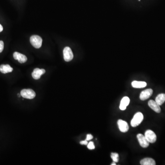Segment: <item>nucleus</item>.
<instances>
[{"label":"nucleus","mask_w":165,"mask_h":165,"mask_svg":"<svg viewBox=\"0 0 165 165\" xmlns=\"http://www.w3.org/2000/svg\"><path fill=\"white\" fill-rule=\"evenodd\" d=\"M144 119V116L141 112H138L134 115V117L131 121V125L133 127L138 126Z\"/></svg>","instance_id":"obj_1"},{"label":"nucleus","mask_w":165,"mask_h":165,"mask_svg":"<svg viewBox=\"0 0 165 165\" xmlns=\"http://www.w3.org/2000/svg\"><path fill=\"white\" fill-rule=\"evenodd\" d=\"M30 43L31 45L36 49L41 47L42 43V39L40 36L34 35L30 37Z\"/></svg>","instance_id":"obj_2"},{"label":"nucleus","mask_w":165,"mask_h":165,"mask_svg":"<svg viewBox=\"0 0 165 165\" xmlns=\"http://www.w3.org/2000/svg\"><path fill=\"white\" fill-rule=\"evenodd\" d=\"M20 95L23 98L28 99H33L35 97L36 94L34 90L31 89H23L21 90Z\"/></svg>","instance_id":"obj_3"},{"label":"nucleus","mask_w":165,"mask_h":165,"mask_svg":"<svg viewBox=\"0 0 165 165\" xmlns=\"http://www.w3.org/2000/svg\"><path fill=\"white\" fill-rule=\"evenodd\" d=\"M144 136L148 140V142L150 143H154L156 140V135L153 131L151 130H148L146 132Z\"/></svg>","instance_id":"obj_4"},{"label":"nucleus","mask_w":165,"mask_h":165,"mask_svg":"<svg viewBox=\"0 0 165 165\" xmlns=\"http://www.w3.org/2000/svg\"><path fill=\"white\" fill-rule=\"evenodd\" d=\"M64 59L66 61H70L73 59V54L70 48L66 47L63 50Z\"/></svg>","instance_id":"obj_5"},{"label":"nucleus","mask_w":165,"mask_h":165,"mask_svg":"<svg viewBox=\"0 0 165 165\" xmlns=\"http://www.w3.org/2000/svg\"><path fill=\"white\" fill-rule=\"evenodd\" d=\"M138 140L139 141L140 145L144 148H147L149 146V143L148 140L146 139L144 135L141 134H139L137 135Z\"/></svg>","instance_id":"obj_6"},{"label":"nucleus","mask_w":165,"mask_h":165,"mask_svg":"<svg viewBox=\"0 0 165 165\" xmlns=\"http://www.w3.org/2000/svg\"><path fill=\"white\" fill-rule=\"evenodd\" d=\"M118 124L120 131L122 133H126L128 131L129 126L126 121H124L122 119H119L118 120Z\"/></svg>","instance_id":"obj_7"},{"label":"nucleus","mask_w":165,"mask_h":165,"mask_svg":"<svg viewBox=\"0 0 165 165\" xmlns=\"http://www.w3.org/2000/svg\"><path fill=\"white\" fill-rule=\"evenodd\" d=\"M153 90L151 89H146V90L142 91L140 95V99L142 101H145L148 99L152 96L153 94Z\"/></svg>","instance_id":"obj_8"},{"label":"nucleus","mask_w":165,"mask_h":165,"mask_svg":"<svg viewBox=\"0 0 165 165\" xmlns=\"http://www.w3.org/2000/svg\"><path fill=\"white\" fill-rule=\"evenodd\" d=\"M13 58L15 60H17L21 63H23L26 62L27 61V58L26 56L22 54L19 52H15L13 53Z\"/></svg>","instance_id":"obj_9"},{"label":"nucleus","mask_w":165,"mask_h":165,"mask_svg":"<svg viewBox=\"0 0 165 165\" xmlns=\"http://www.w3.org/2000/svg\"><path fill=\"white\" fill-rule=\"evenodd\" d=\"M45 73V70L44 69H40L39 68H36L34 69V71L32 73V76L35 79H39L41 78V76Z\"/></svg>","instance_id":"obj_10"},{"label":"nucleus","mask_w":165,"mask_h":165,"mask_svg":"<svg viewBox=\"0 0 165 165\" xmlns=\"http://www.w3.org/2000/svg\"><path fill=\"white\" fill-rule=\"evenodd\" d=\"M148 105L150 108L152 109L155 112L160 113L161 111L160 106L156 102V101L150 100L148 102Z\"/></svg>","instance_id":"obj_11"},{"label":"nucleus","mask_w":165,"mask_h":165,"mask_svg":"<svg viewBox=\"0 0 165 165\" xmlns=\"http://www.w3.org/2000/svg\"><path fill=\"white\" fill-rule=\"evenodd\" d=\"M129 102H130V99L128 97L125 96L122 98L120 103V110H122V111L126 110L127 106H128L129 105Z\"/></svg>","instance_id":"obj_12"},{"label":"nucleus","mask_w":165,"mask_h":165,"mask_svg":"<svg viewBox=\"0 0 165 165\" xmlns=\"http://www.w3.org/2000/svg\"><path fill=\"white\" fill-rule=\"evenodd\" d=\"M13 70L12 68L9 65H1L0 66V72L3 73H7L12 72Z\"/></svg>","instance_id":"obj_13"},{"label":"nucleus","mask_w":165,"mask_h":165,"mask_svg":"<svg viewBox=\"0 0 165 165\" xmlns=\"http://www.w3.org/2000/svg\"><path fill=\"white\" fill-rule=\"evenodd\" d=\"M146 86V83L144 81H134L132 83V86L135 88H144Z\"/></svg>","instance_id":"obj_14"},{"label":"nucleus","mask_w":165,"mask_h":165,"mask_svg":"<svg viewBox=\"0 0 165 165\" xmlns=\"http://www.w3.org/2000/svg\"><path fill=\"white\" fill-rule=\"evenodd\" d=\"M140 164L142 165H155L156 163L155 160L152 158H146L141 160Z\"/></svg>","instance_id":"obj_15"},{"label":"nucleus","mask_w":165,"mask_h":165,"mask_svg":"<svg viewBox=\"0 0 165 165\" xmlns=\"http://www.w3.org/2000/svg\"><path fill=\"white\" fill-rule=\"evenodd\" d=\"M155 101L159 105H162L165 102V94H159L156 97Z\"/></svg>","instance_id":"obj_16"},{"label":"nucleus","mask_w":165,"mask_h":165,"mask_svg":"<svg viewBox=\"0 0 165 165\" xmlns=\"http://www.w3.org/2000/svg\"><path fill=\"white\" fill-rule=\"evenodd\" d=\"M111 156L113 162H115L117 163L119 161V155L117 153H112Z\"/></svg>","instance_id":"obj_17"},{"label":"nucleus","mask_w":165,"mask_h":165,"mask_svg":"<svg viewBox=\"0 0 165 165\" xmlns=\"http://www.w3.org/2000/svg\"><path fill=\"white\" fill-rule=\"evenodd\" d=\"M87 147H88L89 150H94V149H95V145H94V144L93 142H91H91H90L89 144H88Z\"/></svg>","instance_id":"obj_18"},{"label":"nucleus","mask_w":165,"mask_h":165,"mask_svg":"<svg viewBox=\"0 0 165 165\" xmlns=\"http://www.w3.org/2000/svg\"><path fill=\"white\" fill-rule=\"evenodd\" d=\"M4 49V42L3 41H0V53L3 51Z\"/></svg>","instance_id":"obj_19"},{"label":"nucleus","mask_w":165,"mask_h":165,"mask_svg":"<svg viewBox=\"0 0 165 165\" xmlns=\"http://www.w3.org/2000/svg\"><path fill=\"white\" fill-rule=\"evenodd\" d=\"M93 138V136L91 134H88L87 135L86 139V140H87V141H89V140H92Z\"/></svg>","instance_id":"obj_20"},{"label":"nucleus","mask_w":165,"mask_h":165,"mask_svg":"<svg viewBox=\"0 0 165 165\" xmlns=\"http://www.w3.org/2000/svg\"><path fill=\"white\" fill-rule=\"evenodd\" d=\"M80 144H82V145H87L88 144V141L86 140L81 141V142H80Z\"/></svg>","instance_id":"obj_21"},{"label":"nucleus","mask_w":165,"mask_h":165,"mask_svg":"<svg viewBox=\"0 0 165 165\" xmlns=\"http://www.w3.org/2000/svg\"><path fill=\"white\" fill-rule=\"evenodd\" d=\"M3 30V27L2 26L1 24H0V32H1V31Z\"/></svg>","instance_id":"obj_22"},{"label":"nucleus","mask_w":165,"mask_h":165,"mask_svg":"<svg viewBox=\"0 0 165 165\" xmlns=\"http://www.w3.org/2000/svg\"><path fill=\"white\" fill-rule=\"evenodd\" d=\"M116 162H113V163H112V164H111V165H116Z\"/></svg>","instance_id":"obj_23"}]
</instances>
